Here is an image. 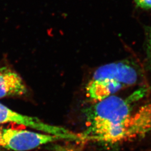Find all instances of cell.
I'll return each mask as SVG.
<instances>
[{
	"mask_svg": "<svg viewBox=\"0 0 151 151\" xmlns=\"http://www.w3.org/2000/svg\"><path fill=\"white\" fill-rule=\"evenodd\" d=\"M145 88L125 99L111 95L85 110L86 129L83 141L114 145L139 139L151 132V103L136 110L133 104L145 94Z\"/></svg>",
	"mask_w": 151,
	"mask_h": 151,
	"instance_id": "obj_1",
	"label": "cell"
},
{
	"mask_svg": "<svg viewBox=\"0 0 151 151\" xmlns=\"http://www.w3.org/2000/svg\"><path fill=\"white\" fill-rule=\"evenodd\" d=\"M63 139L58 136L43 132L6 128L1 131L0 145L13 151H27Z\"/></svg>",
	"mask_w": 151,
	"mask_h": 151,
	"instance_id": "obj_2",
	"label": "cell"
},
{
	"mask_svg": "<svg viewBox=\"0 0 151 151\" xmlns=\"http://www.w3.org/2000/svg\"><path fill=\"white\" fill-rule=\"evenodd\" d=\"M8 123L22 125L43 133L58 136L63 139H66L70 134V130L66 128L45 123L35 117L18 113L0 103V124Z\"/></svg>",
	"mask_w": 151,
	"mask_h": 151,
	"instance_id": "obj_3",
	"label": "cell"
},
{
	"mask_svg": "<svg viewBox=\"0 0 151 151\" xmlns=\"http://www.w3.org/2000/svg\"><path fill=\"white\" fill-rule=\"evenodd\" d=\"M124 86L115 76L109 73L96 76L88 82L86 87L88 96L93 101H100L113 95Z\"/></svg>",
	"mask_w": 151,
	"mask_h": 151,
	"instance_id": "obj_4",
	"label": "cell"
},
{
	"mask_svg": "<svg viewBox=\"0 0 151 151\" xmlns=\"http://www.w3.org/2000/svg\"><path fill=\"white\" fill-rule=\"evenodd\" d=\"M21 76L9 66L0 67V99L20 96L27 93Z\"/></svg>",
	"mask_w": 151,
	"mask_h": 151,
	"instance_id": "obj_5",
	"label": "cell"
},
{
	"mask_svg": "<svg viewBox=\"0 0 151 151\" xmlns=\"http://www.w3.org/2000/svg\"><path fill=\"white\" fill-rule=\"evenodd\" d=\"M146 56L148 65L151 70V27H145Z\"/></svg>",
	"mask_w": 151,
	"mask_h": 151,
	"instance_id": "obj_6",
	"label": "cell"
},
{
	"mask_svg": "<svg viewBox=\"0 0 151 151\" xmlns=\"http://www.w3.org/2000/svg\"><path fill=\"white\" fill-rule=\"evenodd\" d=\"M136 5L143 9H151V0H134Z\"/></svg>",
	"mask_w": 151,
	"mask_h": 151,
	"instance_id": "obj_7",
	"label": "cell"
},
{
	"mask_svg": "<svg viewBox=\"0 0 151 151\" xmlns=\"http://www.w3.org/2000/svg\"><path fill=\"white\" fill-rule=\"evenodd\" d=\"M1 131L0 130V139H1Z\"/></svg>",
	"mask_w": 151,
	"mask_h": 151,
	"instance_id": "obj_8",
	"label": "cell"
}]
</instances>
